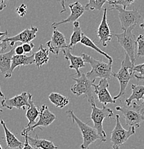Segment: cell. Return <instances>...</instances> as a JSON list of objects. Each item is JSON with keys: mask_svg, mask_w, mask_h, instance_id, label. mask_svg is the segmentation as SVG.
Instances as JSON below:
<instances>
[{"mask_svg": "<svg viewBox=\"0 0 144 149\" xmlns=\"http://www.w3.org/2000/svg\"><path fill=\"white\" fill-rule=\"evenodd\" d=\"M83 59L85 62L89 63L91 66V70L87 72L86 75L90 80L95 82L97 78H106L110 79L113 76V72H112V65L113 62L109 61V63H106L102 60H96L91 56L83 54Z\"/></svg>", "mask_w": 144, "mask_h": 149, "instance_id": "6da1fadb", "label": "cell"}, {"mask_svg": "<svg viewBox=\"0 0 144 149\" xmlns=\"http://www.w3.org/2000/svg\"><path fill=\"white\" fill-rule=\"evenodd\" d=\"M134 63H132L129 55L127 53L125 54V58L122 61L120 69L118 72H114L113 76L118 79L120 83V92L117 95L114 97L115 100L120 98L125 94V90L129 83L130 80L134 75Z\"/></svg>", "mask_w": 144, "mask_h": 149, "instance_id": "7a4b0ae2", "label": "cell"}, {"mask_svg": "<svg viewBox=\"0 0 144 149\" xmlns=\"http://www.w3.org/2000/svg\"><path fill=\"white\" fill-rule=\"evenodd\" d=\"M66 113L69 117L72 118L73 123H75L77 124V127L81 132L83 139V143L80 146L81 149H88L90 146V144H92L97 140L101 141V137L95 128H92L91 126H89L88 124L85 123L83 121L80 120L75 116L72 111H67Z\"/></svg>", "mask_w": 144, "mask_h": 149, "instance_id": "3957f363", "label": "cell"}, {"mask_svg": "<svg viewBox=\"0 0 144 149\" xmlns=\"http://www.w3.org/2000/svg\"><path fill=\"white\" fill-rule=\"evenodd\" d=\"M92 113L90 118L94 123V128L97 130V133L101 137V141L106 142L107 135L103 129V123L106 118H112L114 116V113L111 108H107L106 105H103V108H99L95 105V102L91 103Z\"/></svg>", "mask_w": 144, "mask_h": 149, "instance_id": "277c9868", "label": "cell"}, {"mask_svg": "<svg viewBox=\"0 0 144 149\" xmlns=\"http://www.w3.org/2000/svg\"><path fill=\"white\" fill-rule=\"evenodd\" d=\"M72 80H75L76 83L75 85H72L70 90L72 93L76 95L77 96H80L81 95H86L87 98H88V102L90 103L95 102V98L93 93L92 88L94 85L95 82L90 80L87 77L86 74L82 72L80 76L78 77H72Z\"/></svg>", "mask_w": 144, "mask_h": 149, "instance_id": "5b68a950", "label": "cell"}, {"mask_svg": "<svg viewBox=\"0 0 144 149\" xmlns=\"http://www.w3.org/2000/svg\"><path fill=\"white\" fill-rule=\"evenodd\" d=\"M111 10L116 9L118 12V16L120 19V26L123 31L127 30L128 28L136 27L138 23L140 22L141 19V15L139 13L137 9H134L132 10H126L121 5L114 4Z\"/></svg>", "mask_w": 144, "mask_h": 149, "instance_id": "8992f818", "label": "cell"}, {"mask_svg": "<svg viewBox=\"0 0 144 149\" xmlns=\"http://www.w3.org/2000/svg\"><path fill=\"white\" fill-rule=\"evenodd\" d=\"M134 27L135 26L128 28L127 30L123 31V33L115 34L118 43L125 49V53L129 55L133 63L136 62V49L137 46V39L133 33Z\"/></svg>", "mask_w": 144, "mask_h": 149, "instance_id": "52a82bcc", "label": "cell"}, {"mask_svg": "<svg viewBox=\"0 0 144 149\" xmlns=\"http://www.w3.org/2000/svg\"><path fill=\"white\" fill-rule=\"evenodd\" d=\"M115 126L111 132V141L113 143V148H120L131 136L136 133V128L130 127L128 130L124 129L120 123V116L115 115Z\"/></svg>", "mask_w": 144, "mask_h": 149, "instance_id": "ba28073f", "label": "cell"}, {"mask_svg": "<svg viewBox=\"0 0 144 149\" xmlns=\"http://www.w3.org/2000/svg\"><path fill=\"white\" fill-rule=\"evenodd\" d=\"M38 32V28L34 26H31L30 29L29 28H26L24 30L21 32L18 35H15L13 37H4L8 35V32L7 30L3 33L0 34V40H4L9 43L11 47H13L15 44L17 42L24 44V43L31 42L32 40H33L37 36V32Z\"/></svg>", "mask_w": 144, "mask_h": 149, "instance_id": "9c48e42d", "label": "cell"}, {"mask_svg": "<svg viewBox=\"0 0 144 149\" xmlns=\"http://www.w3.org/2000/svg\"><path fill=\"white\" fill-rule=\"evenodd\" d=\"M116 111H120L123 114L125 119V123L129 127L139 128L140 124L144 120V115L141 114L140 111L136 108L131 106H117Z\"/></svg>", "mask_w": 144, "mask_h": 149, "instance_id": "30bf717a", "label": "cell"}, {"mask_svg": "<svg viewBox=\"0 0 144 149\" xmlns=\"http://www.w3.org/2000/svg\"><path fill=\"white\" fill-rule=\"evenodd\" d=\"M29 95L30 93L22 92L21 94L15 96L12 98H7L4 97L1 102V106L10 110H12L14 108L25 110L27 107L29 108L30 105L29 102Z\"/></svg>", "mask_w": 144, "mask_h": 149, "instance_id": "8fae6325", "label": "cell"}, {"mask_svg": "<svg viewBox=\"0 0 144 149\" xmlns=\"http://www.w3.org/2000/svg\"><path fill=\"white\" fill-rule=\"evenodd\" d=\"M56 119V116L54 113L49 111L48 107L46 105H42L41 107V111H40L39 120L37 121L35 124L30 127H27L24 128L22 133H27L33 131L34 129L36 128H40V127H48L49 125L52 123Z\"/></svg>", "mask_w": 144, "mask_h": 149, "instance_id": "7c38bea8", "label": "cell"}, {"mask_svg": "<svg viewBox=\"0 0 144 149\" xmlns=\"http://www.w3.org/2000/svg\"><path fill=\"white\" fill-rule=\"evenodd\" d=\"M46 45L48 47L49 52L55 55H58L60 51H63L64 49L66 48L69 49V46L66 42V38L65 35L56 29V28L54 29L51 40L47 42Z\"/></svg>", "mask_w": 144, "mask_h": 149, "instance_id": "4fadbf2b", "label": "cell"}, {"mask_svg": "<svg viewBox=\"0 0 144 149\" xmlns=\"http://www.w3.org/2000/svg\"><path fill=\"white\" fill-rule=\"evenodd\" d=\"M109 83L108 79H100L97 85L94 84V93L97 95V98L103 105H106L109 103L114 104L116 102V100L111 96V93L108 91V88Z\"/></svg>", "mask_w": 144, "mask_h": 149, "instance_id": "5bb4252c", "label": "cell"}, {"mask_svg": "<svg viewBox=\"0 0 144 149\" xmlns=\"http://www.w3.org/2000/svg\"><path fill=\"white\" fill-rule=\"evenodd\" d=\"M69 7L70 9V15L68 16V17L60 22H54L52 24V25H51V27L55 29L58 26L65 24V23L75 22L86 11V7L82 5L79 1H75V2L70 4Z\"/></svg>", "mask_w": 144, "mask_h": 149, "instance_id": "9a60e30c", "label": "cell"}, {"mask_svg": "<svg viewBox=\"0 0 144 149\" xmlns=\"http://www.w3.org/2000/svg\"><path fill=\"white\" fill-rule=\"evenodd\" d=\"M103 15L102 18L101 22L99 25L98 29L97 30V37L99 38V42L102 44L103 47H107L108 42L111 41L112 39L111 31L110 29L109 24L107 21V8L103 9Z\"/></svg>", "mask_w": 144, "mask_h": 149, "instance_id": "2e32d148", "label": "cell"}, {"mask_svg": "<svg viewBox=\"0 0 144 149\" xmlns=\"http://www.w3.org/2000/svg\"><path fill=\"white\" fill-rule=\"evenodd\" d=\"M35 63V53L32 54V55L27 56L26 55H16L13 57L12 62V66H11L10 70L9 72L4 74V77L6 78H9V77H12V73H13L14 70L16 69L17 67L21 66H26V65H32Z\"/></svg>", "mask_w": 144, "mask_h": 149, "instance_id": "e0dca14e", "label": "cell"}, {"mask_svg": "<svg viewBox=\"0 0 144 149\" xmlns=\"http://www.w3.org/2000/svg\"><path fill=\"white\" fill-rule=\"evenodd\" d=\"M62 52L64 55L65 58L68 62L70 61V64L69 65V68L70 69L75 70L76 71V74L78 75V77L80 76L81 73L80 72V69L86 66V65H85L86 62H85L83 56H75L72 55L70 52V49H68V48L64 49Z\"/></svg>", "mask_w": 144, "mask_h": 149, "instance_id": "ac0fdd59", "label": "cell"}, {"mask_svg": "<svg viewBox=\"0 0 144 149\" xmlns=\"http://www.w3.org/2000/svg\"><path fill=\"white\" fill-rule=\"evenodd\" d=\"M15 55V48L11 47L10 52H3L0 55V70L2 74H5L10 70L13 57Z\"/></svg>", "mask_w": 144, "mask_h": 149, "instance_id": "d6986e66", "label": "cell"}, {"mask_svg": "<svg viewBox=\"0 0 144 149\" xmlns=\"http://www.w3.org/2000/svg\"><path fill=\"white\" fill-rule=\"evenodd\" d=\"M28 141L29 144L35 149H58V146H55L52 141L46 139H39L38 135L35 138L28 135Z\"/></svg>", "mask_w": 144, "mask_h": 149, "instance_id": "ffe728a7", "label": "cell"}, {"mask_svg": "<svg viewBox=\"0 0 144 149\" xmlns=\"http://www.w3.org/2000/svg\"><path fill=\"white\" fill-rule=\"evenodd\" d=\"M1 124L4 128L5 133V139L7 141V145L8 148H20L22 149L24 146V143L19 141L10 130L7 128L5 123L3 120H1Z\"/></svg>", "mask_w": 144, "mask_h": 149, "instance_id": "44dd1931", "label": "cell"}, {"mask_svg": "<svg viewBox=\"0 0 144 149\" xmlns=\"http://www.w3.org/2000/svg\"><path fill=\"white\" fill-rule=\"evenodd\" d=\"M29 102L30 105L26 112V117H27V120H29L27 127H30L36 123V120L40 116V111H41V108H39L38 107H37L35 102L32 100V95L31 94L29 95Z\"/></svg>", "mask_w": 144, "mask_h": 149, "instance_id": "7402d4cb", "label": "cell"}, {"mask_svg": "<svg viewBox=\"0 0 144 149\" xmlns=\"http://www.w3.org/2000/svg\"><path fill=\"white\" fill-rule=\"evenodd\" d=\"M49 49L45 48L42 45H40L39 50L35 53V63L37 68H42L43 65L49 62Z\"/></svg>", "mask_w": 144, "mask_h": 149, "instance_id": "603a6c76", "label": "cell"}, {"mask_svg": "<svg viewBox=\"0 0 144 149\" xmlns=\"http://www.w3.org/2000/svg\"><path fill=\"white\" fill-rule=\"evenodd\" d=\"M132 93L129 97L125 99V104L127 106H131L132 105L133 100H136L138 102L139 100L143 98L144 96V85H138L132 84L131 85Z\"/></svg>", "mask_w": 144, "mask_h": 149, "instance_id": "cb8c5ba5", "label": "cell"}, {"mask_svg": "<svg viewBox=\"0 0 144 149\" xmlns=\"http://www.w3.org/2000/svg\"><path fill=\"white\" fill-rule=\"evenodd\" d=\"M82 36H83V32L80 28V23L76 21L73 22V32L70 37V42L68 45L69 49H72L77 43L80 42L82 40Z\"/></svg>", "mask_w": 144, "mask_h": 149, "instance_id": "d4e9b609", "label": "cell"}, {"mask_svg": "<svg viewBox=\"0 0 144 149\" xmlns=\"http://www.w3.org/2000/svg\"><path fill=\"white\" fill-rule=\"evenodd\" d=\"M49 101L53 105L60 108H63L69 104V99L65 96L60 94L58 93H52L49 94Z\"/></svg>", "mask_w": 144, "mask_h": 149, "instance_id": "484cf974", "label": "cell"}, {"mask_svg": "<svg viewBox=\"0 0 144 149\" xmlns=\"http://www.w3.org/2000/svg\"><path fill=\"white\" fill-rule=\"evenodd\" d=\"M80 43H81L82 45H83L88 47L92 48L93 49L95 50L96 52H97L98 53L104 55L105 57L108 59V61L113 62V58L111 57V56H110L109 55H108V54H107L106 52H105L104 51H103L102 49H100V48H99L98 47H97L95 44V43H94V42L92 40H90V39L88 36H86V35H85L84 33H83V36H82V40H81V42H80Z\"/></svg>", "mask_w": 144, "mask_h": 149, "instance_id": "4316f807", "label": "cell"}, {"mask_svg": "<svg viewBox=\"0 0 144 149\" xmlns=\"http://www.w3.org/2000/svg\"><path fill=\"white\" fill-rule=\"evenodd\" d=\"M111 1H114V0H89L88 3L85 7L87 11L95 10V9L102 10L103 6L106 3H108Z\"/></svg>", "mask_w": 144, "mask_h": 149, "instance_id": "83f0119b", "label": "cell"}, {"mask_svg": "<svg viewBox=\"0 0 144 149\" xmlns=\"http://www.w3.org/2000/svg\"><path fill=\"white\" fill-rule=\"evenodd\" d=\"M138 46V57H144V35H140L137 38Z\"/></svg>", "mask_w": 144, "mask_h": 149, "instance_id": "f1b7e54d", "label": "cell"}, {"mask_svg": "<svg viewBox=\"0 0 144 149\" xmlns=\"http://www.w3.org/2000/svg\"><path fill=\"white\" fill-rule=\"evenodd\" d=\"M135 0H114V1H111L108 2V4L111 5L114 4H119L121 5L123 8L125 9L126 7H130L132 4H134Z\"/></svg>", "mask_w": 144, "mask_h": 149, "instance_id": "f546056e", "label": "cell"}, {"mask_svg": "<svg viewBox=\"0 0 144 149\" xmlns=\"http://www.w3.org/2000/svg\"><path fill=\"white\" fill-rule=\"evenodd\" d=\"M27 7L26 6L25 4H22L19 7H18L16 9V12L19 15V17H24V16L27 14Z\"/></svg>", "mask_w": 144, "mask_h": 149, "instance_id": "4dcf8cb0", "label": "cell"}, {"mask_svg": "<svg viewBox=\"0 0 144 149\" xmlns=\"http://www.w3.org/2000/svg\"><path fill=\"white\" fill-rule=\"evenodd\" d=\"M21 135L22 136H24L25 141H24V146L22 149H35V148L29 144V141H28V133H21Z\"/></svg>", "mask_w": 144, "mask_h": 149, "instance_id": "1f68e13d", "label": "cell"}, {"mask_svg": "<svg viewBox=\"0 0 144 149\" xmlns=\"http://www.w3.org/2000/svg\"><path fill=\"white\" fill-rule=\"evenodd\" d=\"M22 46L25 53H29V52H31L32 51V49H33V48L35 47V45L32 42L24 43V44H22Z\"/></svg>", "mask_w": 144, "mask_h": 149, "instance_id": "d6a6232c", "label": "cell"}, {"mask_svg": "<svg viewBox=\"0 0 144 149\" xmlns=\"http://www.w3.org/2000/svg\"><path fill=\"white\" fill-rule=\"evenodd\" d=\"M134 72H138L140 75L144 76V63L143 64L134 65Z\"/></svg>", "mask_w": 144, "mask_h": 149, "instance_id": "836d02e7", "label": "cell"}, {"mask_svg": "<svg viewBox=\"0 0 144 149\" xmlns=\"http://www.w3.org/2000/svg\"><path fill=\"white\" fill-rule=\"evenodd\" d=\"M143 102H141V105H138L137 102H133L132 103V106L134 107V108H136V109L138 110V111H140V113H141V114L144 115V96H143Z\"/></svg>", "mask_w": 144, "mask_h": 149, "instance_id": "e575fe53", "label": "cell"}, {"mask_svg": "<svg viewBox=\"0 0 144 149\" xmlns=\"http://www.w3.org/2000/svg\"><path fill=\"white\" fill-rule=\"evenodd\" d=\"M24 53H25V52H24V48H23L22 45H20L17 46L16 47H15V54H16V55H24Z\"/></svg>", "mask_w": 144, "mask_h": 149, "instance_id": "d590c367", "label": "cell"}, {"mask_svg": "<svg viewBox=\"0 0 144 149\" xmlns=\"http://www.w3.org/2000/svg\"><path fill=\"white\" fill-rule=\"evenodd\" d=\"M1 3H0V9L3 10L6 7H7V2H8L9 0H0Z\"/></svg>", "mask_w": 144, "mask_h": 149, "instance_id": "8d00e7d4", "label": "cell"}, {"mask_svg": "<svg viewBox=\"0 0 144 149\" xmlns=\"http://www.w3.org/2000/svg\"><path fill=\"white\" fill-rule=\"evenodd\" d=\"M59 1H60V4H61L62 7H63V9H62L61 12H60V14H62V13H63V12H65V11H66V8H65V0H59Z\"/></svg>", "mask_w": 144, "mask_h": 149, "instance_id": "74e56055", "label": "cell"}, {"mask_svg": "<svg viewBox=\"0 0 144 149\" xmlns=\"http://www.w3.org/2000/svg\"><path fill=\"white\" fill-rule=\"evenodd\" d=\"M134 76H135V77H136V79H138V80H144V76L138 75L137 74H134Z\"/></svg>", "mask_w": 144, "mask_h": 149, "instance_id": "f35d334b", "label": "cell"}, {"mask_svg": "<svg viewBox=\"0 0 144 149\" xmlns=\"http://www.w3.org/2000/svg\"><path fill=\"white\" fill-rule=\"evenodd\" d=\"M140 27L144 29V20H143V23H142V24H140Z\"/></svg>", "mask_w": 144, "mask_h": 149, "instance_id": "ab89813d", "label": "cell"}, {"mask_svg": "<svg viewBox=\"0 0 144 149\" xmlns=\"http://www.w3.org/2000/svg\"><path fill=\"white\" fill-rule=\"evenodd\" d=\"M0 149H3V148H2V147H1V145H0Z\"/></svg>", "mask_w": 144, "mask_h": 149, "instance_id": "60d3db41", "label": "cell"}, {"mask_svg": "<svg viewBox=\"0 0 144 149\" xmlns=\"http://www.w3.org/2000/svg\"><path fill=\"white\" fill-rule=\"evenodd\" d=\"M113 149H119V148H113Z\"/></svg>", "mask_w": 144, "mask_h": 149, "instance_id": "b9f144b4", "label": "cell"}]
</instances>
